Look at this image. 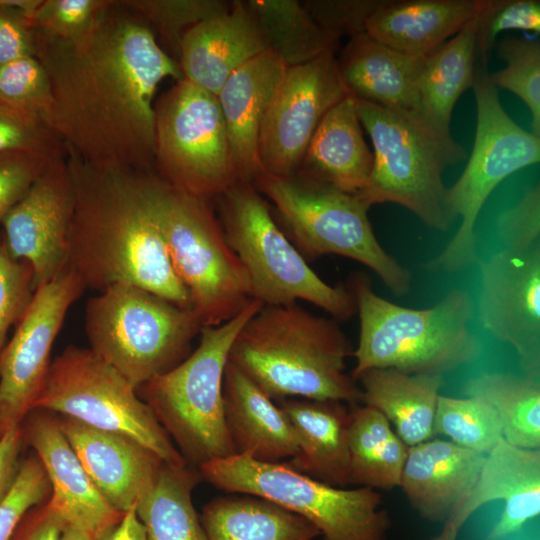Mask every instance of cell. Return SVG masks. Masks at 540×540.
I'll list each match as a JSON object with an SVG mask.
<instances>
[{"mask_svg":"<svg viewBox=\"0 0 540 540\" xmlns=\"http://www.w3.org/2000/svg\"><path fill=\"white\" fill-rule=\"evenodd\" d=\"M54 154L12 150L0 152V228L8 211L23 197ZM2 233L0 230V240Z\"/></svg>","mask_w":540,"mask_h":540,"instance_id":"obj_46","label":"cell"},{"mask_svg":"<svg viewBox=\"0 0 540 540\" xmlns=\"http://www.w3.org/2000/svg\"><path fill=\"white\" fill-rule=\"evenodd\" d=\"M504 507L487 540H503L540 514V450L517 447L503 438L486 455L467 498L447 520L459 529L482 506Z\"/></svg>","mask_w":540,"mask_h":540,"instance_id":"obj_21","label":"cell"},{"mask_svg":"<svg viewBox=\"0 0 540 540\" xmlns=\"http://www.w3.org/2000/svg\"><path fill=\"white\" fill-rule=\"evenodd\" d=\"M467 397L486 402L496 413L505 441L517 447H540V376L530 373H482L463 387Z\"/></svg>","mask_w":540,"mask_h":540,"instance_id":"obj_34","label":"cell"},{"mask_svg":"<svg viewBox=\"0 0 540 540\" xmlns=\"http://www.w3.org/2000/svg\"><path fill=\"white\" fill-rule=\"evenodd\" d=\"M350 287L360 324L350 374L355 381L382 368L443 374L479 356L481 345L470 328L475 303L468 291L453 289L434 306L413 309L380 297L361 275Z\"/></svg>","mask_w":540,"mask_h":540,"instance_id":"obj_4","label":"cell"},{"mask_svg":"<svg viewBox=\"0 0 540 540\" xmlns=\"http://www.w3.org/2000/svg\"><path fill=\"white\" fill-rule=\"evenodd\" d=\"M264 51L265 43L245 1L234 0L229 11L184 35L178 64L184 79L217 96L235 71Z\"/></svg>","mask_w":540,"mask_h":540,"instance_id":"obj_23","label":"cell"},{"mask_svg":"<svg viewBox=\"0 0 540 540\" xmlns=\"http://www.w3.org/2000/svg\"><path fill=\"white\" fill-rule=\"evenodd\" d=\"M199 470L163 463L149 492L136 505L147 540H208L192 502Z\"/></svg>","mask_w":540,"mask_h":540,"instance_id":"obj_36","label":"cell"},{"mask_svg":"<svg viewBox=\"0 0 540 540\" xmlns=\"http://www.w3.org/2000/svg\"><path fill=\"white\" fill-rule=\"evenodd\" d=\"M497 55L506 67L489 74L494 87L518 96L528 107L532 133L540 137V42L525 38L505 37L494 44Z\"/></svg>","mask_w":540,"mask_h":540,"instance_id":"obj_39","label":"cell"},{"mask_svg":"<svg viewBox=\"0 0 540 540\" xmlns=\"http://www.w3.org/2000/svg\"><path fill=\"white\" fill-rule=\"evenodd\" d=\"M434 435L445 436L465 449L487 455L503 438L494 410L475 397L440 395L434 417Z\"/></svg>","mask_w":540,"mask_h":540,"instance_id":"obj_37","label":"cell"},{"mask_svg":"<svg viewBox=\"0 0 540 540\" xmlns=\"http://www.w3.org/2000/svg\"><path fill=\"white\" fill-rule=\"evenodd\" d=\"M35 408L134 440L169 466L187 465L137 389L90 348L71 345L55 357Z\"/></svg>","mask_w":540,"mask_h":540,"instance_id":"obj_13","label":"cell"},{"mask_svg":"<svg viewBox=\"0 0 540 540\" xmlns=\"http://www.w3.org/2000/svg\"><path fill=\"white\" fill-rule=\"evenodd\" d=\"M150 27L162 48L177 62L184 35L197 24L226 13L225 0H123Z\"/></svg>","mask_w":540,"mask_h":540,"instance_id":"obj_38","label":"cell"},{"mask_svg":"<svg viewBox=\"0 0 540 540\" xmlns=\"http://www.w3.org/2000/svg\"><path fill=\"white\" fill-rule=\"evenodd\" d=\"M223 404L235 455L278 463L296 454V437L281 408L229 362L223 377Z\"/></svg>","mask_w":540,"mask_h":540,"instance_id":"obj_28","label":"cell"},{"mask_svg":"<svg viewBox=\"0 0 540 540\" xmlns=\"http://www.w3.org/2000/svg\"><path fill=\"white\" fill-rule=\"evenodd\" d=\"M41 0H0V65L35 55L32 16Z\"/></svg>","mask_w":540,"mask_h":540,"instance_id":"obj_47","label":"cell"},{"mask_svg":"<svg viewBox=\"0 0 540 540\" xmlns=\"http://www.w3.org/2000/svg\"><path fill=\"white\" fill-rule=\"evenodd\" d=\"M357 380L364 405L379 411L408 447L433 438L442 374L382 368L368 370Z\"/></svg>","mask_w":540,"mask_h":540,"instance_id":"obj_31","label":"cell"},{"mask_svg":"<svg viewBox=\"0 0 540 540\" xmlns=\"http://www.w3.org/2000/svg\"><path fill=\"white\" fill-rule=\"evenodd\" d=\"M479 271L482 327L515 350L523 372L540 376V244L498 251Z\"/></svg>","mask_w":540,"mask_h":540,"instance_id":"obj_18","label":"cell"},{"mask_svg":"<svg viewBox=\"0 0 540 540\" xmlns=\"http://www.w3.org/2000/svg\"><path fill=\"white\" fill-rule=\"evenodd\" d=\"M372 166L373 153L363 136L356 98L349 94L320 121L296 174L359 194Z\"/></svg>","mask_w":540,"mask_h":540,"instance_id":"obj_29","label":"cell"},{"mask_svg":"<svg viewBox=\"0 0 540 540\" xmlns=\"http://www.w3.org/2000/svg\"><path fill=\"white\" fill-rule=\"evenodd\" d=\"M65 267L39 286L0 354V435L21 425L43 388L50 352L70 306L85 290Z\"/></svg>","mask_w":540,"mask_h":540,"instance_id":"obj_15","label":"cell"},{"mask_svg":"<svg viewBox=\"0 0 540 540\" xmlns=\"http://www.w3.org/2000/svg\"><path fill=\"white\" fill-rule=\"evenodd\" d=\"M154 174L210 200L240 179L217 96L182 78L154 105Z\"/></svg>","mask_w":540,"mask_h":540,"instance_id":"obj_14","label":"cell"},{"mask_svg":"<svg viewBox=\"0 0 540 540\" xmlns=\"http://www.w3.org/2000/svg\"><path fill=\"white\" fill-rule=\"evenodd\" d=\"M499 238L507 249L528 250L539 245L540 187L527 189L520 201L497 218Z\"/></svg>","mask_w":540,"mask_h":540,"instance_id":"obj_49","label":"cell"},{"mask_svg":"<svg viewBox=\"0 0 540 540\" xmlns=\"http://www.w3.org/2000/svg\"><path fill=\"white\" fill-rule=\"evenodd\" d=\"M33 271L25 261L11 258L0 240V354L6 344V336L27 309L34 290Z\"/></svg>","mask_w":540,"mask_h":540,"instance_id":"obj_45","label":"cell"},{"mask_svg":"<svg viewBox=\"0 0 540 540\" xmlns=\"http://www.w3.org/2000/svg\"><path fill=\"white\" fill-rule=\"evenodd\" d=\"M73 207L74 188L65 152L49 161L1 222L11 258L32 268L34 291L66 267Z\"/></svg>","mask_w":540,"mask_h":540,"instance_id":"obj_17","label":"cell"},{"mask_svg":"<svg viewBox=\"0 0 540 540\" xmlns=\"http://www.w3.org/2000/svg\"><path fill=\"white\" fill-rule=\"evenodd\" d=\"M477 125L469 160L446 192V211L458 230L442 252L429 262L431 270L454 273L477 260L475 225L492 191L507 176L540 160V137L518 126L502 107L487 72V61L475 67L472 85Z\"/></svg>","mask_w":540,"mask_h":540,"instance_id":"obj_12","label":"cell"},{"mask_svg":"<svg viewBox=\"0 0 540 540\" xmlns=\"http://www.w3.org/2000/svg\"><path fill=\"white\" fill-rule=\"evenodd\" d=\"M348 447L350 484L399 487L409 447L379 411L364 405L350 412Z\"/></svg>","mask_w":540,"mask_h":540,"instance_id":"obj_33","label":"cell"},{"mask_svg":"<svg viewBox=\"0 0 540 540\" xmlns=\"http://www.w3.org/2000/svg\"><path fill=\"white\" fill-rule=\"evenodd\" d=\"M279 407L297 441V452L286 464L328 485H349L350 412L343 402L288 398Z\"/></svg>","mask_w":540,"mask_h":540,"instance_id":"obj_27","label":"cell"},{"mask_svg":"<svg viewBox=\"0 0 540 540\" xmlns=\"http://www.w3.org/2000/svg\"><path fill=\"white\" fill-rule=\"evenodd\" d=\"M198 470L220 490L262 498L306 519L323 540H388L391 519L375 489L328 485L287 464L240 455L210 461Z\"/></svg>","mask_w":540,"mask_h":540,"instance_id":"obj_9","label":"cell"},{"mask_svg":"<svg viewBox=\"0 0 540 540\" xmlns=\"http://www.w3.org/2000/svg\"><path fill=\"white\" fill-rule=\"evenodd\" d=\"M12 150L50 154L66 151L40 116L0 99V152Z\"/></svg>","mask_w":540,"mask_h":540,"instance_id":"obj_44","label":"cell"},{"mask_svg":"<svg viewBox=\"0 0 540 540\" xmlns=\"http://www.w3.org/2000/svg\"><path fill=\"white\" fill-rule=\"evenodd\" d=\"M25 446L21 425L0 437V501L11 487L20 466V454Z\"/></svg>","mask_w":540,"mask_h":540,"instance_id":"obj_51","label":"cell"},{"mask_svg":"<svg viewBox=\"0 0 540 540\" xmlns=\"http://www.w3.org/2000/svg\"><path fill=\"white\" fill-rule=\"evenodd\" d=\"M0 99L40 116L46 123L52 90L48 73L35 55L0 65Z\"/></svg>","mask_w":540,"mask_h":540,"instance_id":"obj_40","label":"cell"},{"mask_svg":"<svg viewBox=\"0 0 540 540\" xmlns=\"http://www.w3.org/2000/svg\"><path fill=\"white\" fill-rule=\"evenodd\" d=\"M262 305L252 299L229 321L202 327L194 351L137 389L185 461L197 468L235 455L224 417V371L235 337Z\"/></svg>","mask_w":540,"mask_h":540,"instance_id":"obj_5","label":"cell"},{"mask_svg":"<svg viewBox=\"0 0 540 540\" xmlns=\"http://www.w3.org/2000/svg\"><path fill=\"white\" fill-rule=\"evenodd\" d=\"M460 529L451 521H446L440 533L426 540H457Z\"/></svg>","mask_w":540,"mask_h":540,"instance_id":"obj_53","label":"cell"},{"mask_svg":"<svg viewBox=\"0 0 540 540\" xmlns=\"http://www.w3.org/2000/svg\"><path fill=\"white\" fill-rule=\"evenodd\" d=\"M67 159L74 207L66 267L85 288L101 292L118 283L134 284L192 310L168 254L155 174L92 165L68 153Z\"/></svg>","mask_w":540,"mask_h":540,"instance_id":"obj_2","label":"cell"},{"mask_svg":"<svg viewBox=\"0 0 540 540\" xmlns=\"http://www.w3.org/2000/svg\"><path fill=\"white\" fill-rule=\"evenodd\" d=\"M476 36L477 19L426 56L420 78L418 120L451 149L463 148L450 133V121L457 100L474 82Z\"/></svg>","mask_w":540,"mask_h":540,"instance_id":"obj_30","label":"cell"},{"mask_svg":"<svg viewBox=\"0 0 540 540\" xmlns=\"http://www.w3.org/2000/svg\"><path fill=\"white\" fill-rule=\"evenodd\" d=\"M64 527L45 500L25 514L11 540H59Z\"/></svg>","mask_w":540,"mask_h":540,"instance_id":"obj_50","label":"cell"},{"mask_svg":"<svg viewBox=\"0 0 540 540\" xmlns=\"http://www.w3.org/2000/svg\"><path fill=\"white\" fill-rule=\"evenodd\" d=\"M50 483L35 453L20 462L18 472L0 501V540H11L25 514L47 500Z\"/></svg>","mask_w":540,"mask_h":540,"instance_id":"obj_42","label":"cell"},{"mask_svg":"<svg viewBox=\"0 0 540 540\" xmlns=\"http://www.w3.org/2000/svg\"><path fill=\"white\" fill-rule=\"evenodd\" d=\"M349 94L335 52L288 67L260 127L258 155L263 172L295 175L320 121Z\"/></svg>","mask_w":540,"mask_h":540,"instance_id":"obj_16","label":"cell"},{"mask_svg":"<svg viewBox=\"0 0 540 540\" xmlns=\"http://www.w3.org/2000/svg\"><path fill=\"white\" fill-rule=\"evenodd\" d=\"M35 56L52 90L46 124L68 154L92 165L154 173L156 90L163 80L183 76L136 12L111 0L80 38L35 34Z\"/></svg>","mask_w":540,"mask_h":540,"instance_id":"obj_1","label":"cell"},{"mask_svg":"<svg viewBox=\"0 0 540 540\" xmlns=\"http://www.w3.org/2000/svg\"><path fill=\"white\" fill-rule=\"evenodd\" d=\"M202 325L185 309L142 287L114 284L90 298V349L136 389L182 362Z\"/></svg>","mask_w":540,"mask_h":540,"instance_id":"obj_7","label":"cell"},{"mask_svg":"<svg viewBox=\"0 0 540 540\" xmlns=\"http://www.w3.org/2000/svg\"><path fill=\"white\" fill-rule=\"evenodd\" d=\"M60 428L103 498L118 512L133 508L152 488L163 461L119 434L58 417Z\"/></svg>","mask_w":540,"mask_h":540,"instance_id":"obj_20","label":"cell"},{"mask_svg":"<svg viewBox=\"0 0 540 540\" xmlns=\"http://www.w3.org/2000/svg\"><path fill=\"white\" fill-rule=\"evenodd\" d=\"M487 0L382 1L365 33L394 50L428 55L474 22Z\"/></svg>","mask_w":540,"mask_h":540,"instance_id":"obj_26","label":"cell"},{"mask_svg":"<svg viewBox=\"0 0 540 540\" xmlns=\"http://www.w3.org/2000/svg\"><path fill=\"white\" fill-rule=\"evenodd\" d=\"M25 445L33 448L50 483L46 504L66 527L96 539L119 521L115 510L99 493L64 436L58 417L35 408L21 423Z\"/></svg>","mask_w":540,"mask_h":540,"instance_id":"obj_19","label":"cell"},{"mask_svg":"<svg viewBox=\"0 0 540 540\" xmlns=\"http://www.w3.org/2000/svg\"><path fill=\"white\" fill-rule=\"evenodd\" d=\"M352 354L335 319L296 303L262 305L235 337L228 362L271 400L355 403L361 389L346 372Z\"/></svg>","mask_w":540,"mask_h":540,"instance_id":"obj_3","label":"cell"},{"mask_svg":"<svg viewBox=\"0 0 540 540\" xmlns=\"http://www.w3.org/2000/svg\"><path fill=\"white\" fill-rule=\"evenodd\" d=\"M269 200L300 251L309 257L339 255L371 269L396 296L409 292L410 272L378 242L359 194L304 177L262 173L253 182Z\"/></svg>","mask_w":540,"mask_h":540,"instance_id":"obj_8","label":"cell"},{"mask_svg":"<svg viewBox=\"0 0 540 540\" xmlns=\"http://www.w3.org/2000/svg\"><path fill=\"white\" fill-rule=\"evenodd\" d=\"M426 56L394 50L363 32L350 38L337 63L355 98L418 120L419 83Z\"/></svg>","mask_w":540,"mask_h":540,"instance_id":"obj_24","label":"cell"},{"mask_svg":"<svg viewBox=\"0 0 540 540\" xmlns=\"http://www.w3.org/2000/svg\"><path fill=\"white\" fill-rule=\"evenodd\" d=\"M287 68L266 50L235 71L217 95L242 181L253 183L264 173L258 155L260 127Z\"/></svg>","mask_w":540,"mask_h":540,"instance_id":"obj_25","label":"cell"},{"mask_svg":"<svg viewBox=\"0 0 540 540\" xmlns=\"http://www.w3.org/2000/svg\"><path fill=\"white\" fill-rule=\"evenodd\" d=\"M59 540H94L91 536H89L87 533L73 528V527H64L63 531L61 533Z\"/></svg>","mask_w":540,"mask_h":540,"instance_id":"obj_54","label":"cell"},{"mask_svg":"<svg viewBox=\"0 0 540 540\" xmlns=\"http://www.w3.org/2000/svg\"><path fill=\"white\" fill-rule=\"evenodd\" d=\"M155 198L168 254L189 293L192 311L202 327L229 321L252 300L250 285L209 200L157 176Z\"/></svg>","mask_w":540,"mask_h":540,"instance_id":"obj_10","label":"cell"},{"mask_svg":"<svg viewBox=\"0 0 540 540\" xmlns=\"http://www.w3.org/2000/svg\"><path fill=\"white\" fill-rule=\"evenodd\" d=\"M266 50L287 67L335 52L339 40L320 27L298 0H244Z\"/></svg>","mask_w":540,"mask_h":540,"instance_id":"obj_35","label":"cell"},{"mask_svg":"<svg viewBox=\"0 0 540 540\" xmlns=\"http://www.w3.org/2000/svg\"><path fill=\"white\" fill-rule=\"evenodd\" d=\"M218 198L219 221L246 272L252 299L263 305L303 300L339 321L356 313L351 287L332 286L311 269L252 182L240 181Z\"/></svg>","mask_w":540,"mask_h":540,"instance_id":"obj_6","label":"cell"},{"mask_svg":"<svg viewBox=\"0 0 540 540\" xmlns=\"http://www.w3.org/2000/svg\"><path fill=\"white\" fill-rule=\"evenodd\" d=\"M485 457L449 440L429 439L408 448L399 487L421 518L445 523L469 495Z\"/></svg>","mask_w":540,"mask_h":540,"instance_id":"obj_22","label":"cell"},{"mask_svg":"<svg viewBox=\"0 0 540 540\" xmlns=\"http://www.w3.org/2000/svg\"><path fill=\"white\" fill-rule=\"evenodd\" d=\"M0 437H1V435H0Z\"/></svg>","mask_w":540,"mask_h":540,"instance_id":"obj_55","label":"cell"},{"mask_svg":"<svg viewBox=\"0 0 540 540\" xmlns=\"http://www.w3.org/2000/svg\"><path fill=\"white\" fill-rule=\"evenodd\" d=\"M507 30L539 33L540 2L538 0H487L477 18V58L486 60L498 34Z\"/></svg>","mask_w":540,"mask_h":540,"instance_id":"obj_43","label":"cell"},{"mask_svg":"<svg viewBox=\"0 0 540 540\" xmlns=\"http://www.w3.org/2000/svg\"><path fill=\"white\" fill-rule=\"evenodd\" d=\"M315 22L339 40L365 32V24L382 1L306 0L301 1Z\"/></svg>","mask_w":540,"mask_h":540,"instance_id":"obj_48","label":"cell"},{"mask_svg":"<svg viewBox=\"0 0 540 540\" xmlns=\"http://www.w3.org/2000/svg\"><path fill=\"white\" fill-rule=\"evenodd\" d=\"M111 0H41L32 16L36 35L62 41L88 33Z\"/></svg>","mask_w":540,"mask_h":540,"instance_id":"obj_41","label":"cell"},{"mask_svg":"<svg viewBox=\"0 0 540 540\" xmlns=\"http://www.w3.org/2000/svg\"><path fill=\"white\" fill-rule=\"evenodd\" d=\"M218 497L200 516L208 540H314L319 530L306 519L255 496Z\"/></svg>","mask_w":540,"mask_h":540,"instance_id":"obj_32","label":"cell"},{"mask_svg":"<svg viewBox=\"0 0 540 540\" xmlns=\"http://www.w3.org/2000/svg\"><path fill=\"white\" fill-rule=\"evenodd\" d=\"M363 129L373 146V166L360 197L371 207L392 202L414 213L423 223L447 231L443 170L466 157L464 148L451 149L416 118L357 99Z\"/></svg>","mask_w":540,"mask_h":540,"instance_id":"obj_11","label":"cell"},{"mask_svg":"<svg viewBox=\"0 0 540 540\" xmlns=\"http://www.w3.org/2000/svg\"><path fill=\"white\" fill-rule=\"evenodd\" d=\"M94 540H147L145 528L136 512V506L124 512L118 522Z\"/></svg>","mask_w":540,"mask_h":540,"instance_id":"obj_52","label":"cell"}]
</instances>
